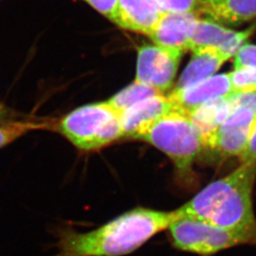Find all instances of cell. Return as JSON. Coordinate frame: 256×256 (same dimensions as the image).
Returning a JSON list of instances; mask_svg holds the SVG:
<instances>
[{
    "label": "cell",
    "mask_w": 256,
    "mask_h": 256,
    "mask_svg": "<svg viewBox=\"0 0 256 256\" xmlns=\"http://www.w3.org/2000/svg\"><path fill=\"white\" fill-rule=\"evenodd\" d=\"M174 210L137 207L88 232L63 229L54 256H124L168 229Z\"/></svg>",
    "instance_id": "6da1fadb"
},
{
    "label": "cell",
    "mask_w": 256,
    "mask_h": 256,
    "mask_svg": "<svg viewBox=\"0 0 256 256\" xmlns=\"http://www.w3.org/2000/svg\"><path fill=\"white\" fill-rule=\"evenodd\" d=\"M256 164L240 162L229 174L207 184L174 212L178 216L203 220L222 228L256 232Z\"/></svg>",
    "instance_id": "7a4b0ae2"
},
{
    "label": "cell",
    "mask_w": 256,
    "mask_h": 256,
    "mask_svg": "<svg viewBox=\"0 0 256 256\" xmlns=\"http://www.w3.org/2000/svg\"><path fill=\"white\" fill-rule=\"evenodd\" d=\"M138 140L169 156L184 186L196 184L194 164L204 150V144L188 114L176 110L170 112L154 122Z\"/></svg>",
    "instance_id": "3957f363"
},
{
    "label": "cell",
    "mask_w": 256,
    "mask_h": 256,
    "mask_svg": "<svg viewBox=\"0 0 256 256\" xmlns=\"http://www.w3.org/2000/svg\"><path fill=\"white\" fill-rule=\"evenodd\" d=\"M168 229L171 244L176 250L200 256H212L220 252L256 246V232L226 229L203 220L178 216Z\"/></svg>",
    "instance_id": "277c9868"
},
{
    "label": "cell",
    "mask_w": 256,
    "mask_h": 256,
    "mask_svg": "<svg viewBox=\"0 0 256 256\" xmlns=\"http://www.w3.org/2000/svg\"><path fill=\"white\" fill-rule=\"evenodd\" d=\"M57 131L84 151L101 149L124 137L119 113L106 102L72 111L58 122Z\"/></svg>",
    "instance_id": "5b68a950"
},
{
    "label": "cell",
    "mask_w": 256,
    "mask_h": 256,
    "mask_svg": "<svg viewBox=\"0 0 256 256\" xmlns=\"http://www.w3.org/2000/svg\"><path fill=\"white\" fill-rule=\"evenodd\" d=\"M183 54L182 50L158 45L140 46L135 81L164 94L174 84Z\"/></svg>",
    "instance_id": "8992f818"
},
{
    "label": "cell",
    "mask_w": 256,
    "mask_h": 256,
    "mask_svg": "<svg viewBox=\"0 0 256 256\" xmlns=\"http://www.w3.org/2000/svg\"><path fill=\"white\" fill-rule=\"evenodd\" d=\"M230 110L220 128L204 142V149L222 158L242 156L256 118V110L250 108L239 106Z\"/></svg>",
    "instance_id": "52a82bcc"
},
{
    "label": "cell",
    "mask_w": 256,
    "mask_h": 256,
    "mask_svg": "<svg viewBox=\"0 0 256 256\" xmlns=\"http://www.w3.org/2000/svg\"><path fill=\"white\" fill-rule=\"evenodd\" d=\"M256 30V24L244 30L238 32L210 19L200 18L190 40L189 50L218 48L232 59L239 48L247 42Z\"/></svg>",
    "instance_id": "ba28073f"
},
{
    "label": "cell",
    "mask_w": 256,
    "mask_h": 256,
    "mask_svg": "<svg viewBox=\"0 0 256 256\" xmlns=\"http://www.w3.org/2000/svg\"><path fill=\"white\" fill-rule=\"evenodd\" d=\"M174 110L173 102L164 94L138 102L119 114L122 136L138 140L158 120Z\"/></svg>",
    "instance_id": "9c48e42d"
},
{
    "label": "cell",
    "mask_w": 256,
    "mask_h": 256,
    "mask_svg": "<svg viewBox=\"0 0 256 256\" xmlns=\"http://www.w3.org/2000/svg\"><path fill=\"white\" fill-rule=\"evenodd\" d=\"M232 94L229 74H216L182 90L171 92L168 97L176 111L190 114L208 102Z\"/></svg>",
    "instance_id": "30bf717a"
},
{
    "label": "cell",
    "mask_w": 256,
    "mask_h": 256,
    "mask_svg": "<svg viewBox=\"0 0 256 256\" xmlns=\"http://www.w3.org/2000/svg\"><path fill=\"white\" fill-rule=\"evenodd\" d=\"M200 16L191 12L162 14L149 37L156 45L185 52Z\"/></svg>",
    "instance_id": "8fae6325"
},
{
    "label": "cell",
    "mask_w": 256,
    "mask_h": 256,
    "mask_svg": "<svg viewBox=\"0 0 256 256\" xmlns=\"http://www.w3.org/2000/svg\"><path fill=\"white\" fill-rule=\"evenodd\" d=\"M162 14L153 0H118L111 21L122 28L149 36Z\"/></svg>",
    "instance_id": "7c38bea8"
},
{
    "label": "cell",
    "mask_w": 256,
    "mask_h": 256,
    "mask_svg": "<svg viewBox=\"0 0 256 256\" xmlns=\"http://www.w3.org/2000/svg\"><path fill=\"white\" fill-rule=\"evenodd\" d=\"M223 26H240L256 19V0H200L198 16Z\"/></svg>",
    "instance_id": "4fadbf2b"
},
{
    "label": "cell",
    "mask_w": 256,
    "mask_h": 256,
    "mask_svg": "<svg viewBox=\"0 0 256 256\" xmlns=\"http://www.w3.org/2000/svg\"><path fill=\"white\" fill-rule=\"evenodd\" d=\"M230 59L228 55L223 54L218 48H204L194 50L192 58L180 75L174 90H182L216 75Z\"/></svg>",
    "instance_id": "5bb4252c"
},
{
    "label": "cell",
    "mask_w": 256,
    "mask_h": 256,
    "mask_svg": "<svg viewBox=\"0 0 256 256\" xmlns=\"http://www.w3.org/2000/svg\"><path fill=\"white\" fill-rule=\"evenodd\" d=\"M229 96L208 102L189 114L203 144L228 117L232 110Z\"/></svg>",
    "instance_id": "9a60e30c"
},
{
    "label": "cell",
    "mask_w": 256,
    "mask_h": 256,
    "mask_svg": "<svg viewBox=\"0 0 256 256\" xmlns=\"http://www.w3.org/2000/svg\"><path fill=\"white\" fill-rule=\"evenodd\" d=\"M158 94L160 93H158L150 86H147L144 84L135 81L126 88L118 92L116 95H114L111 99L108 100L106 102L120 114L124 110H128L138 102L142 101Z\"/></svg>",
    "instance_id": "2e32d148"
},
{
    "label": "cell",
    "mask_w": 256,
    "mask_h": 256,
    "mask_svg": "<svg viewBox=\"0 0 256 256\" xmlns=\"http://www.w3.org/2000/svg\"><path fill=\"white\" fill-rule=\"evenodd\" d=\"M42 126H44L41 124L27 120H10L0 124V148L8 146L30 131L39 129Z\"/></svg>",
    "instance_id": "e0dca14e"
},
{
    "label": "cell",
    "mask_w": 256,
    "mask_h": 256,
    "mask_svg": "<svg viewBox=\"0 0 256 256\" xmlns=\"http://www.w3.org/2000/svg\"><path fill=\"white\" fill-rule=\"evenodd\" d=\"M232 93H254L256 92V68L234 70L230 72Z\"/></svg>",
    "instance_id": "ac0fdd59"
},
{
    "label": "cell",
    "mask_w": 256,
    "mask_h": 256,
    "mask_svg": "<svg viewBox=\"0 0 256 256\" xmlns=\"http://www.w3.org/2000/svg\"><path fill=\"white\" fill-rule=\"evenodd\" d=\"M162 14L191 12L198 16L200 0H153Z\"/></svg>",
    "instance_id": "d6986e66"
},
{
    "label": "cell",
    "mask_w": 256,
    "mask_h": 256,
    "mask_svg": "<svg viewBox=\"0 0 256 256\" xmlns=\"http://www.w3.org/2000/svg\"><path fill=\"white\" fill-rule=\"evenodd\" d=\"M234 57V70L256 68V45L244 43Z\"/></svg>",
    "instance_id": "ffe728a7"
},
{
    "label": "cell",
    "mask_w": 256,
    "mask_h": 256,
    "mask_svg": "<svg viewBox=\"0 0 256 256\" xmlns=\"http://www.w3.org/2000/svg\"><path fill=\"white\" fill-rule=\"evenodd\" d=\"M93 9L96 10L106 18L111 19L115 12L118 0H84Z\"/></svg>",
    "instance_id": "44dd1931"
},
{
    "label": "cell",
    "mask_w": 256,
    "mask_h": 256,
    "mask_svg": "<svg viewBox=\"0 0 256 256\" xmlns=\"http://www.w3.org/2000/svg\"><path fill=\"white\" fill-rule=\"evenodd\" d=\"M240 162H250L256 164V118L248 140L247 146L239 158Z\"/></svg>",
    "instance_id": "7402d4cb"
},
{
    "label": "cell",
    "mask_w": 256,
    "mask_h": 256,
    "mask_svg": "<svg viewBox=\"0 0 256 256\" xmlns=\"http://www.w3.org/2000/svg\"><path fill=\"white\" fill-rule=\"evenodd\" d=\"M12 116V112H10V110L0 102V124L10 122Z\"/></svg>",
    "instance_id": "603a6c76"
},
{
    "label": "cell",
    "mask_w": 256,
    "mask_h": 256,
    "mask_svg": "<svg viewBox=\"0 0 256 256\" xmlns=\"http://www.w3.org/2000/svg\"></svg>",
    "instance_id": "cb8c5ba5"
}]
</instances>
